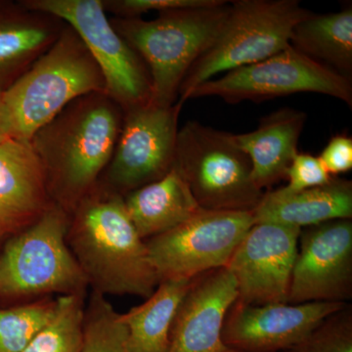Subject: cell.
<instances>
[{
	"instance_id": "1",
	"label": "cell",
	"mask_w": 352,
	"mask_h": 352,
	"mask_svg": "<svg viewBox=\"0 0 352 352\" xmlns=\"http://www.w3.org/2000/svg\"><path fill=\"white\" fill-rule=\"evenodd\" d=\"M122 122L119 104L94 92L72 101L32 135L52 203L69 214L94 188L112 159Z\"/></svg>"
},
{
	"instance_id": "2",
	"label": "cell",
	"mask_w": 352,
	"mask_h": 352,
	"mask_svg": "<svg viewBox=\"0 0 352 352\" xmlns=\"http://www.w3.org/2000/svg\"><path fill=\"white\" fill-rule=\"evenodd\" d=\"M67 243L92 291L150 298L159 286L124 196L98 182L69 214Z\"/></svg>"
},
{
	"instance_id": "3",
	"label": "cell",
	"mask_w": 352,
	"mask_h": 352,
	"mask_svg": "<svg viewBox=\"0 0 352 352\" xmlns=\"http://www.w3.org/2000/svg\"><path fill=\"white\" fill-rule=\"evenodd\" d=\"M230 2L160 13L151 21L112 18L111 25L144 62L151 78L150 102L173 106L192 65L223 27Z\"/></svg>"
},
{
	"instance_id": "4",
	"label": "cell",
	"mask_w": 352,
	"mask_h": 352,
	"mask_svg": "<svg viewBox=\"0 0 352 352\" xmlns=\"http://www.w3.org/2000/svg\"><path fill=\"white\" fill-rule=\"evenodd\" d=\"M94 92L106 94L104 76L82 38L66 24L50 50L2 94V100L15 138L30 142L72 101Z\"/></svg>"
},
{
	"instance_id": "5",
	"label": "cell",
	"mask_w": 352,
	"mask_h": 352,
	"mask_svg": "<svg viewBox=\"0 0 352 352\" xmlns=\"http://www.w3.org/2000/svg\"><path fill=\"white\" fill-rule=\"evenodd\" d=\"M312 12L296 0H237L212 45L183 80L178 103L194 88L223 72L258 63L289 46L292 32Z\"/></svg>"
},
{
	"instance_id": "6",
	"label": "cell",
	"mask_w": 352,
	"mask_h": 352,
	"mask_svg": "<svg viewBox=\"0 0 352 352\" xmlns=\"http://www.w3.org/2000/svg\"><path fill=\"white\" fill-rule=\"evenodd\" d=\"M69 214L54 203L0 252V300L85 294L87 280L67 243Z\"/></svg>"
},
{
	"instance_id": "7",
	"label": "cell",
	"mask_w": 352,
	"mask_h": 352,
	"mask_svg": "<svg viewBox=\"0 0 352 352\" xmlns=\"http://www.w3.org/2000/svg\"><path fill=\"white\" fill-rule=\"evenodd\" d=\"M203 210L252 212L264 192L234 134L189 120L176 138L173 168Z\"/></svg>"
},
{
	"instance_id": "8",
	"label": "cell",
	"mask_w": 352,
	"mask_h": 352,
	"mask_svg": "<svg viewBox=\"0 0 352 352\" xmlns=\"http://www.w3.org/2000/svg\"><path fill=\"white\" fill-rule=\"evenodd\" d=\"M30 9L55 16L75 30L98 65L106 94L122 110L147 103L151 78L141 57L111 25L102 0H20Z\"/></svg>"
},
{
	"instance_id": "9",
	"label": "cell",
	"mask_w": 352,
	"mask_h": 352,
	"mask_svg": "<svg viewBox=\"0 0 352 352\" xmlns=\"http://www.w3.org/2000/svg\"><path fill=\"white\" fill-rule=\"evenodd\" d=\"M302 92L335 97L352 106L351 80L291 45L258 63L227 72L194 88L189 99L219 97L227 103L261 102Z\"/></svg>"
},
{
	"instance_id": "10",
	"label": "cell",
	"mask_w": 352,
	"mask_h": 352,
	"mask_svg": "<svg viewBox=\"0 0 352 352\" xmlns=\"http://www.w3.org/2000/svg\"><path fill=\"white\" fill-rule=\"evenodd\" d=\"M254 224L252 212L201 210L162 235L146 241L159 282L192 280L226 267Z\"/></svg>"
},
{
	"instance_id": "11",
	"label": "cell",
	"mask_w": 352,
	"mask_h": 352,
	"mask_svg": "<svg viewBox=\"0 0 352 352\" xmlns=\"http://www.w3.org/2000/svg\"><path fill=\"white\" fill-rule=\"evenodd\" d=\"M183 105L151 102L126 109L115 151L99 182L120 195L157 182L173 168Z\"/></svg>"
},
{
	"instance_id": "12",
	"label": "cell",
	"mask_w": 352,
	"mask_h": 352,
	"mask_svg": "<svg viewBox=\"0 0 352 352\" xmlns=\"http://www.w3.org/2000/svg\"><path fill=\"white\" fill-rule=\"evenodd\" d=\"M288 305L346 302L352 298V221L337 219L300 230Z\"/></svg>"
},
{
	"instance_id": "13",
	"label": "cell",
	"mask_w": 352,
	"mask_h": 352,
	"mask_svg": "<svg viewBox=\"0 0 352 352\" xmlns=\"http://www.w3.org/2000/svg\"><path fill=\"white\" fill-rule=\"evenodd\" d=\"M300 230L270 222L252 226L226 266L237 284V300L251 305L288 303Z\"/></svg>"
},
{
	"instance_id": "14",
	"label": "cell",
	"mask_w": 352,
	"mask_h": 352,
	"mask_svg": "<svg viewBox=\"0 0 352 352\" xmlns=\"http://www.w3.org/2000/svg\"><path fill=\"white\" fill-rule=\"evenodd\" d=\"M347 305L312 302L251 305L236 300L227 312L222 340L238 352H289L328 316Z\"/></svg>"
},
{
	"instance_id": "15",
	"label": "cell",
	"mask_w": 352,
	"mask_h": 352,
	"mask_svg": "<svg viewBox=\"0 0 352 352\" xmlns=\"http://www.w3.org/2000/svg\"><path fill=\"white\" fill-rule=\"evenodd\" d=\"M237 300V284L226 267L192 279L173 321L170 352H238L222 340L227 312Z\"/></svg>"
},
{
	"instance_id": "16",
	"label": "cell",
	"mask_w": 352,
	"mask_h": 352,
	"mask_svg": "<svg viewBox=\"0 0 352 352\" xmlns=\"http://www.w3.org/2000/svg\"><path fill=\"white\" fill-rule=\"evenodd\" d=\"M45 173L31 143L0 142V236L14 235L36 221L52 205Z\"/></svg>"
},
{
	"instance_id": "17",
	"label": "cell",
	"mask_w": 352,
	"mask_h": 352,
	"mask_svg": "<svg viewBox=\"0 0 352 352\" xmlns=\"http://www.w3.org/2000/svg\"><path fill=\"white\" fill-rule=\"evenodd\" d=\"M65 25L63 20L20 1L0 0V95L50 50Z\"/></svg>"
},
{
	"instance_id": "18",
	"label": "cell",
	"mask_w": 352,
	"mask_h": 352,
	"mask_svg": "<svg viewBox=\"0 0 352 352\" xmlns=\"http://www.w3.org/2000/svg\"><path fill=\"white\" fill-rule=\"evenodd\" d=\"M252 212L254 223L270 222L300 229L351 219L352 183L333 176L327 184L295 193L283 188L264 192Z\"/></svg>"
},
{
	"instance_id": "19",
	"label": "cell",
	"mask_w": 352,
	"mask_h": 352,
	"mask_svg": "<svg viewBox=\"0 0 352 352\" xmlns=\"http://www.w3.org/2000/svg\"><path fill=\"white\" fill-rule=\"evenodd\" d=\"M307 115L283 108L265 116L256 131L234 134L238 147L249 157L252 178L259 189L283 179L298 153V143Z\"/></svg>"
},
{
	"instance_id": "20",
	"label": "cell",
	"mask_w": 352,
	"mask_h": 352,
	"mask_svg": "<svg viewBox=\"0 0 352 352\" xmlns=\"http://www.w3.org/2000/svg\"><path fill=\"white\" fill-rule=\"evenodd\" d=\"M124 201L127 214L143 240L168 232L201 210L175 168L161 179L129 192Z\"/></svg>"
},
{
	"instance_id": "21",
	"label": "cell",
	"mask_w": 352,
	"mask_h": 352,
	"mask_svg": "<svg viewBox=\"0 0 352 352\" xmlns=\"http://www.w3.org/2000/svg\"><path fill=\"white\" fill-rule=\"evenodd\" d=\"M192 280L160 282L145 302L122 314L127 328L124 352H170L171 329Z\"/></svg>"
},
{
	"instance_id": "22",
	"label": "cell",
	"mask_w": 352,
	"mask_h": 352,
	"mask_svg": "<svg viewBox=\"0 0 352 352\" xmlns=\"http://www.w3.org/2000/svg\"><path fill=\"white\" fill-rule=\"evenodd\" d=\"M289 45L298 52L351 78L352 9L337 13H311L296 25Z\"/></svg>"
},
{
	"instance_id": "23",
	"label": "cell",
	"mask_w": 352,
	"mask_h": 352,
	"mask_svg": "<svg viewBox=\"0 0 352 352\" xmlns=\"http://www.w3.org/2000/svg\"><path fill=\"white\" fill-rule=\"evenodd\" d=\"M85 294L60 296L52 317L23 352H80Z\"/></svg>"
},
{
	"instance_id": "24",
	"label": "cell",
	"mask_w": 352,
	"mask_h": 352,
	"mask_svg": "<svg viewBox=\"0 0 352 352\" xmlns=\"http://www.w3.org/2000/svg\"><path fill=\"white\" fill-rule=\"evenodd\" d=\"M127 328L122 314L106 298L92 291L85 307L80 352H124Z\"/></svg>"
},
{
	"instance_id": "25",
	"label": "cell",
	"mask_w": 352,
	"mask_h": 352,
	"mask_svg": "<svg viewBox=\"0 0 352 352\" xmlns=\"http://www.w3.org/2000/svg\"><path fill=\"white\" fill-rule=\"evenodd\" d=\"M54 302H41L0 309V352H23L50 320Z\"/></svg>"
},
{
	"instance_id": "26",
	"label": "cell",
	"mask_w": 352,
	"mask_h": 352,
	"mask_svg": "<svg viewBox=\"0 0 352 352\" xmlns=\"http://www.w3.org/2000/svg\"><path fill=\"white\" fill-rule=\"evenodd\" d=\"M289 352H352L351 305L328 316Z\"/></svg>"
},
{
	"instance_id": "27",
	"label": "cell",
	"mask_w": 352,
	"mask_h": 352,
	"mask_svg": "<svg viewBox=\"0 0 352 352\" xmlns=\"http://www.w3.org/2000/svg\"><path fill=\"white\" fill-rule=\"evenodd\" d=\"M223 0H102L105 12L115 18H140L151 11L159 13L178 9L204 8L219 6Z\"/></svg>"
},
{
	"instance_id": "28",
	"label": "cell",
	"mask_w": 352,
	"mask_h": 352,
	"mask_svg": "<svg viewBox=\"0 0 352 352\" xmlns=\"http://www.w3.org/2000/svg\"><path fill=\"white\" fill-rule=\"evenodd\" d=\"M285 177L288 178L289 183L282 188L295 193L327 184L333 176L330 175L326 170L320 157L298 152L289 164Z\"/></svg>"
},
{
	"instance_id": "29",
	"label": "cell",
	"mask_w": 352,
	"mask_h": 352,
	"mask_svg": "<svg viewBox=\"0 0 352 352\" xmlns=\"http://www.w3.org/2000/svg\"><path fill=\"white\" fill-rule=\"evenodd\" d=\"M319 157L330 175L338 176L351 170L352 138L342 134L333 136Z\"/></svg>"
},
{
	"instance_id": "30",
	"label": "cell",
	"mask_w": 352,
	"mask_h": 352,
	"mask_svg": "<svg viewBox=\"0 0 352 352\" xmlns=\"http://www.w3.org/2000/svg\"><path fill=\"white\" fill-rule=\"evenodd\" d=\"M9 138H15V133L12 122L2 100V95H0V142Z\"/></svg>"
},
{
	"instance_id": "31",
	"label": "cell",
	"mask_w": 352,
	"mask_h": 352,
	"mask_svg": "<svg viewBox=\"0 0 352 352\" xmlns=\"http://www.w3.org/2000/svg\"><path fill=\"white\" fill-rule=\"evenodd\" d=\"M1 238H2L1 236H0V239H1Z\"/></svg>"
}]
</instances>
